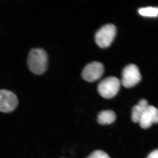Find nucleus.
I'll return each mask as SVG.
<instances>
[{"instance_id":"obj_1","label":"nucleus","mask_w":158,"mask_h":158,"mask_svg":"<svg viewBox=\"0 0 158 158\" xmlns=\"http://www.w3.org/2000/svg\"><path fill=\"white\" fill-rule=\"evenodd\" d=\"M48 60V55L44 49H33L28 57L29 69L34 74L42 75L47 69Z\"/></svg>"},{"instance_id":"obj_2","label":"nucleus","mask_w":158,"mask_h":158,"mask_svg":"<svg viewBox=\"0 0 158 158\" xmlns=\"http://www.w3.org/2000/svg\"><path fill=\"white\" fill-rule=\"evenodd\" d=\"M120 86V82L116 77H108L99 83L98 90L103 98L110 99L114 97L118 93Z\"/></svg>"},{"instance_id":"obj_3","label":"nucleus","mask_w":158,"mask_h":158,"mask_svg":"<svg viewBox=\"0 0 158 158\" xmlns=\"http://www.w3.org/2000/svg\"><path fill=\"white\" fill-rule=\"evenodd\" d=\"M116 28L112 24H108L101 28L97 32L95 36L97 45L101 48L109 47L116 36Z\"/></svg>"},{"instance_id":"obj_4","label":"nucleus","mask_w":158,"mask_h":158,"mask_svg":"<svg viewBox=\"0 0 158 158\" xmlns=\"http://www.w3.org/2000/svg\"><path fill=\"white\" fill-rule=\"evenodd\" d=\"M141 78L138 66L135 64H129L123 71L121 83L125 88H132L139 83Z\"/></svg>"},{"instance_id":"obj_5","label":"nucleus","mask_w":158,"mask_h":158,"mask_svg":"<svg viewBox=\"0 0 158 158\" xmlns=\"http://www.w3.org/2000/svg\"><path fill=\"white\" fill-rule=\"evenodd\" d=\"M18 99L13 92L7 90H0V111L8 113L17 107Z\"/></svg>"},{"instance_id":"obj_6","label":"nucleus","mask_w":158,"mask_h":158,"mask_svg":"<svg viewBox=\"0 0 158 158\" xmlns=\"http://www.w3.org/2000/svg\"><path fill=\"white\" fill-rule=\"evenodd\" d=\"M104 71V67L99 62H93L85 66L82 72L83 78L89 82L97 81L101 77Z\"/></svg>"},{"instance_id":"obj_7","label":"nucleus","mask_w":158,"mask_h":158,"mask_svg":"<svg viewBox=\"0 0 158 158\" xmlns=\"http://www.w3.org/2000/svg\"><path fill=\"white\" fill-rule=\"evenodd\" d=\"M158 121L157 109L153 106L148 105L138 123L141 128L146 129L151 127L153 123H157Z\"/></svg>"},{"instance_id":"obj_8","label":"nucleus","mask_w":158,"mask_h":158,"mask_svg":"<svg viewBox=\"0 0 158 158\" xmlns=\"http://www.w3.org/2000/svg\"><path fill=\"white\" fill-rule=\"evenodd\" d=\"M148 102L145 99H142L138 104L134 107L132 110V120L134 123H138L142 114L148 106Z\"/></svg>"},{"instance_id":"obj_9","label":"nucleus","mask_w":158,"mask_h":158,"mask_svg":"<svg viewBox=\"0 0 158 158\" xmlns=\"http://www.w3.org/2000/svg\"><path fill=\"white\" fill-rule=\"evenodd\" d=\"M116 115L112 110H104L98 116L97 121L99 124L105 125L112 124L116 120Z\"/></svg>"},{"instance_id":"obj_10","label":"nucleus","mask_w":158,"mask_h":158,"mask_svg":"<svg viewBox=\"0 0 158 158\" xmlns=\"http://www.w3.org/2000/svg\"><path fill=\"white\" fill-rule=\"evenodd\" d=\"M140 15L145 17H155L158 16V9L156 7H148L141 8L138 10Z\"/></svg>"},{"instance_id":"obj_11","label":"nucleus","mask_w":158,"mask_h":158,"mask_svg":"<svg viewBox=\"0 0 158 158\" xmlns=\"http://www.w3.org/2000/svg\"><path fill=\"white\" fill-rule=\"evenodd\" d=\"M87 158H110V156L108 155L103 151L98 150L95 151L90 156Z\"/></svg>"},{"instance_id":"obj_12","label":"nucleus","mask_w":158,"mask_h":158,"mask_svg":"<svg viewBox=\"0 0 158 158\" xmlns=\"http://www.w3.org/2000/svg\"><path fill=\"white\" fill-rule=\"evenodd\" d=\"M147 158H158V149H156L151 152L148 156Z\"/></svg>"}]
</instances>
